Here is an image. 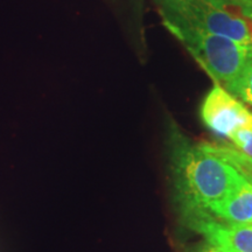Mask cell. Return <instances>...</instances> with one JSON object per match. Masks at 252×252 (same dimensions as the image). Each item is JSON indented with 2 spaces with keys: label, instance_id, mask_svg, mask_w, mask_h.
Instances as JSON below:
<instances>
[{
  "label": "cell",
  "instance_id": "1",
  "mask_svg": "<svg viewBox=\"0 0 252 252\" xmlns=\"http://www.w3.org/2000/svg\"><path fill=\"white\" fill-rule=\"evenodd\" d=\"M173 173L182 212L209 210L229 194L241 175L235 167L208 152L201 145L188 144L176 146Z\"/></svg>",
  "mask_w": 252,
  "mask_h": 252
},
{
  "label": "cell",
  "instance_id": "2",
  "mask_svg": "<svg viewBox=\"0 0 252 252\" xmlns=\"http://www.w3.org/2000/svg\"><path fill=\"white\" fill-rule=\"evenodd\" d=\"M163 20L166 27L184 42L204 70L217 84H223L225 89L237 80L252 58V47L188 26L176 19L163 17Z\"/></svg>",
  "mask_w": 252,
  "mask_h": 252
},
{
  "label": "cell",
  "instance_id": "3",
  "mask_svg": "<svg viewBox=\"0 0 252 252\" xmlns=\"http://www.w3.org/2000/svg\"><path fill=\"white\" fill-rule=\"evenodd\" d=\"M162 15L252 47L248 11L225 0H159Z\"/></svg>",
  "mask_w": 252,
  "mask_h": 252
},
{
  "label": "cell",
  "instance_id": "4",
  "mask_svg": "<svg viewBox=\"0 0 252 252\" xmlns=\"http://www.w3.org/2000/svg\"><path fill=\"white\" fill-rule=\"evenodd\" d=\"M186 222L209 244L225 252H252V224H228L213 216L208 210L182 212Z\"/></svg>",
  "mask_w": 252,
  "mask_h": 252
},
{
  "label": "cell",
  "instance_id": "5",
  "mask_svg": "<svg viewBox=\"0 0 252 252\" xmlns=\"http://www.w3.org/2000/svg\"><path fill=\"white\" fill-rule=\"evenodd\" d=\"M201 118L214 133L228 138L236 128L252 121V113L234 94L216 84L203 100Z\"/></svg>",
  "mask_w": 252,
  "mask_h": 252
},
{
  "label": "cell",
  "instance_id": "6",
  "mask_svg": "<svg viewBox=\"0 0 252 252\" xmlns=\"http://www.w3.org/2000/svg\"><path fill=\"white\" fill-rule=\"evenodd\" d=\"M208 212L228 224H252V184L241 174L229 194Z\"/></svg>",
  "mask_w": 252,
  "mask_h": 252
},
{
  "label": "cell",
  "instance_id": "7",
  "mask_svg": "<svg viewBox=\"0 0 252 252\" xmlns=\"http://www.w3.org/2000/svg\"><path fill=\"white\" fill-rule=\"evenodd\" d=\"M202 147L208 152L215 154L228 162L232 167H235L244 178H247L252 184V158L244 154L243 152L234 147L226 146V145L216 144H202Z\"/></svg>",
  "mask_w": 252,
  "mask_h": 252
},
{
  "label": "cell",
  "instance_id": "8",
  "mask_svg": "<svg viewBox=\"0 0 252 252\" xmlns=\"http://www.w3.org/2000/svg\"><path fill=\"white\" fill-rule=\"evenodd\" d=\"M225 90L237 98L252 104V58L249 60L237 80L230 84Z\"/></svg>",
  "mask_w": 252,
  "mask_h": 252
},
{
  "label": "cell",
  "instance_id": "9",
  "mask_svg": "<svg viewBox=\"0 0 252 252\" xmlns=\"http://www.w3.org/2000/svg\"><path fill=\"white\" fill-rule=\"evenodd\" d=\"M228 138L236 149L252 158V121L236 128Z\"/></svg>",
  "mask_w": 252,
  "mask_h": 252
},
{
  "label": "cell",
  "instance_id": "10",
  "mask_svg": "<svg viewBox=\"0 0 252 252\" xmlns=\"http://www.w3.org/2000/svg\"><path fill=\"white\" fill-rule=\"evenodd\" d=\"M225 1H229L231 2V4H235L239 6V7L244 8L245 11L249 12L252 20V0H225Z\"/></svg>",
  "mask_w": 252,
  "mask_h": 252
},
{
  "label": "cell",
  "instance_id": "11",
  "mask_svg": "<svg viewBox=\"0 0 252 252\" xmlns=\"http://www.w3.org/2000/svg\"><path fill=\"white\" fill-rule=\"evenodd\" d=\"M195 252H225V251H223L222 249L217 248L215 245L209 244L206 242V243L201 245V247H198L196 250H195Z\"/></svg>",
  "mask_w": 252,
  "mask_h": 252
}]
</instances>
